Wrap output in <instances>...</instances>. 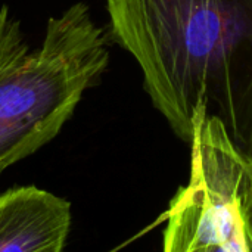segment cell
I'll return each instance as SVG.
<instances>
[{"label":"cell","mask_w":252,"mask_h":252,"mask_svg":"<svg viewBox=\"0 0 252 252\" xmlns=\"http://www.w3.org/2000/svg\"><path fill=\"white\" fill-rule=\"evenodd\" d=\"M111 32L185 142L199 105L252 162V0H106Z\"/></svg>","instance_id":"obj_1"},{"label":"cell","mask_w":252,"mask_h":252,"mask_svg":"<svg viewBox=\"0 0 252 252\" xmlns=\"http://www.w3.org/2000/svg\"><path fill=\"white\" fill-rule=\"evenodd\" d=\"M109 62L108 37L84 3L52 16L40 46L0 9V176L52 142Z\"/></svg>","instance_id":"obj_2"},{"label":"cell","mask_w":252,"mask_h":252,"mask_svg":"<svg viewBox=\"0 0 252 252\" xmlns=\"http://www.w3.org/2000/svg\"><path fill=\"white\" fill-rule=\"evenodd\" d=\"M71 204L37 186L0 193V252H61L71 230Z\"/></svg>","instance_id":"obj_4"},{"label":"cell","mask_w":252,"mask_h":252,"mask_svg":"<svg viewBox=\"0 0 252 252\" xmlns=\"http://www.w3.org/2000/svg\"><path fill=\"white\" fill-rule=\"evenodd\" d=\"M190 179L162 216L165 252H252V162L199 105Z\"/></svg>","instance_id":"obj_3"}]
</instances>
